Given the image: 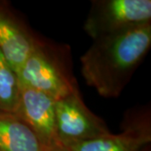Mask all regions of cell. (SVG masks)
I'll return each instance as SVG.
<instances>
[{
	"label": "cell",
	"instance_id": "1",
	"mask_svg": "<svg viewBox=\"0 0 151 151\" xmlns=\"http://www.w3.org/2000/svg\"><path fill=\"white\" fill-rule=\"evenodd\" d=\"M151 46V24L93 40L80 58L86 85L105 98L118 97Z\"/></svg>",
	"mask_w": 151,
	"mask_h": 151
},
{
	"label": "cell",
	"instance_id": "2",
	"mask_svg": "<svg viewBox=\"0 0 151 151\" xmlns=\"http://www.w3.org/2000/svg\"><path fill=\"white\" fill-rule=\"evenodd\" d=\"M19 84L58 100L78 90L66 47L41 39L17 73Z\"/></svg>",
	"mask_w": 151,
	"mask_h": 151
},
{
	"label": "cell",
	"instance_id": "3",
	"mask_svg": "<svg viewBox=\"0 0 151 151\" xmlns=\"http://www.w3.org/2000/svg\"><path fill=\"white\" fill-rule=\"evenodd\" d=\"M151 24L150 0H96L84 24L93 40Z\"/></svg>",
	"mask_w": 151,
	"mask_h": 151
},
{
	"label": "cell",
	"instance_id": "4",
	"mask_svg": "<svg viewBox=\"0 0 151 151\" xmlns=\"http://www.w3.org/2000/svg\"><path fill=\"white\" fill-rule=\"evenodd\" d=\"M56 134L61 145L110 134L103 119L87 108L79 89L55 103Z\"/></svg>",
	"mask_w": 151,
	"mask_h": 151
},
{
	"label": "cell",
	"instance_id": "5",
	"mask_svg": "<svg viewBox=\"0 0 151 151\" xmlns=\"http://www.w3.org/2000/svg\"><path fill=\"white\" fill-rule=\"evenodd\" d=\"M15 114L32 129L45 150L61 145L55 126V100L34 88L20 85Z\"/></svg>",
	"mask_w": 151,
	"mask_h": 151
},
{
	"label": "cell",
	"instance_id": "6",
	"mask_svg": "<svg viewBox=\"0 0 151 151\" xmlns=\"http://www.w3.org/2000/svg\"><path fill=\"white\" fill-rule=\"evenodd\" d=\"M39 40L10 4L0 1V50L16 74Z\"/></svg>",
	"mask_w": 151,
	"mask_h": 151
},
{
	"label": "cell",
	"instance_id": "7",
	"mask_svg": "<svg viewBox=\"0 0 151 151\" xmlns=\"http://www.w3.org/2000/svg\"><path fill=\"white\" fill-rule=\"evenodd\" d=\"M151 142L150 124H129L123 133L62 145L67 151H144Z\"/></svg>",
	"mask_w": 151,
	"mask_h": 151
},
{
	"label": "cell",
	"instance_id": "8",
	"mask_svg": "<svg viewBox=\"0 0 151 151\" xmlns=\"http://www.w3.org/2000/svg\"><path fill=\"white\" fill-rule=\"evenodd\" d=\"M0 151H45L32 129L15 113L0 111Z\"/></svg>",
	"mask_w": 151,
	"mask_h": 151
},
{
	"label": "cell",
	"instance_id": "9",
	"mask_svg": "<svg viewBox=\"0 0 151 151\" xmlns=\"http://www.w3.org/2000/svg\"><path fill=\"white\" fill-rule=\"evenodd\" d=\"M20 86L15 70L0 50V111L15 113Z\"/></svg>",
	"mask_w": 151,
	"mask_h": 151
},
{
	"label": "cell",
	"instance_id": "10",
	"mask_svg": "<svg viewBox=\"0 0 151 151\" xmlns=\"http://www.w3.org/2000/svg\"><path fill=\"white\" fill-rule=\"evenodd\" d=\"M45 151H67L65 150V148L62 145L57 146V147H55V148H52V149H50V150H47Z\"/></svg>",
	"mask_w": 151,
	"mask_h": 151
}]
</instances>
